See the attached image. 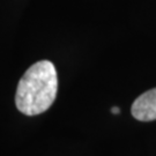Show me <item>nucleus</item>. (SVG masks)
I'll list each match as a JSON object with an SVG mask.
<instances>
[{
	"label": "nucleus",
	"instance_id": "f03ea898",
	"mask_svg": "<svg viewBox=\"0 0 156 156\" xmlns=\"http://www.w3.org/2000/svg\"><path fill=\"white\" fill-rule=\"evenodd\" d=\"M132 116L140 122L156 120V88L140 95L132 104Z\"/></svg>",
	"mask_w": 156,
	"mask_h": 156
},
{
	"label": "nucleus",
	"instance_id": "f257e3e1",
	"mask_svg": "<svg viewBox=\"0 0 156 156\" xmlns=\"http://www.w3.org/2000/svg\"><path fill=\"white\" fill-rule=\"evenodd\" d=\"M58 76L55 65L41 60L29 67L19 81L15 104L19 111L27 116L45 112L56 100Z\"/></svg>",
	"mask_w": 156,
	"mask_h": 156
},
{
	"label": "nucleus",
	"instance_id": "7ed1b4c3",
	"mask_svg": "<svg viewBox=\"0 0 156 156\" xmlns=\"http://www.w3.org/2000/svg\"><path fill=\"white\" fill-rule=\"evenodd\" d=\"M111 112L112 113H115V115H117V113L120 112V110H119V108H117V106H113V108L111 109Z\"/></svg>",
	"mask_w": 156,
	"mask_h": 156
}]
</instances>
